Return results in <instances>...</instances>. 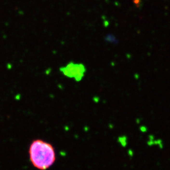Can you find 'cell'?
<instances>
[{
    "label": "cell",
    "instance_id": "1",
    "mask_svg": "<svg viewBox=\"0 0 170 170\" xmlns=\"http://www.w3.org/2000/svg\"><path fill=\"white\" fill-rule=\"evenodd\" d=\"M29 153L33 165L39 170H47L56 161V153L53 146L40 139L32 142Z\"/></svg>",
    "mask_w": 170,
    "mask_h": 170
},
{
    "label": "cell",
    "instance_id": "2",
    "mask_svg": "<svg viewBox=\"0 0 170 170\" xmlns=\"http://www.w3.org/2000/svg\"><path fill=\"white\" fill-rule=\"evenodd\" d=\"M86 69L83 64L70 62L65 66L59 68V71L65 76L70 78H74L77 82H79L85 75Z\"/></svg>",
    "mask_w": 170,
    "mask_h": 170
},
{
    "label": "cell",
    "instance_id": "3",
    "mask_svg": "<svg viewBox=\"0 0 170 170\" xmlns=\"http://www.w3.org/2000/svg\"><path fill=\"white\" fill-rule=\"evenodd\" d=\"M118 142L123 148H125L128 145V138L125 135H121L118 137Z\"/></svg>",
    "mask_w": 170,
    "mask_h": 170
},
{
    "label": "cell",
    "instance_id": "4",
    "mask_svg": "<svg viewBox=\"0 0 170 170\" xmlns=\"http://www.w3.org/2000/svg\"><path fill=\"white\" fill-rule=\"evenodd\" d=\"M105 40L110 42H112V43H114V44H117L118 42V40L116 39V38L114 36V35H110V34L106 36Z\"/></svg>",
    "mask_w": 170,
    "mask_h": 170
},
{
    "label": "cell",
    "instance_id": "5",
    "mask_svg": "<svg viewBox=\"0 0 170 170\" xmlns=\"http://www.w3.org/2000/svg\"><path fill=\"white\" fill-rule=\"evenodd\" d=\"M133 3L136 5L137 8H140L142 5V0H133Z\"/></svg>",
    "mask_w": 170,
    "mask_h": 170
},
{
    "label": "cell",
    "instance_id": "6",
    "mask_svg": "<svg viewBox=\"0 0 170 170\" xmlns=\"http://www.w3.org/2000/svg\"><path fill=\"white\" fill-rule=\"evenodd\" d=\"M139 129L142 133H146L148 131V128L145 126H141L139 128Z\"/></svg>",
    "mask_w": 170,
    "mask_h": 170
}]
</instances>
